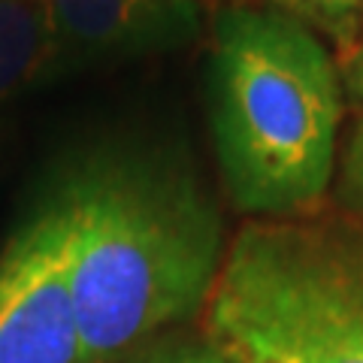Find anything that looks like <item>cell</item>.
<instances>
[{
    "label": "cell",
    "instance_id": "6da1fadb",
    "mask_svg": "<svg viewBox=\"0 0 363 363\" xmlns=\"http://www.w3.org/2000/svg\"><path fill=\"white\" fill-rule=\"evenodd\" d=\"M61 203L82 363H116L206 306L221 218L188 176L118 157L73 179Z\"/></svg>",
    "mask_w": 363,
    "mask_h": 363
},
{
    "label": "cell",
    "instance_id": "7a4b0ae2",
    "mask_svg": "<svg viewBox=\"0 0 363 363\" xmlns=\"http://www.w3.org/2000/svg\"><path fill=\"white\" fill-rule=\"evenodd\" d=\"M212 136L240 212L281 218L315 206L336 169L339 79L327 45L281 9L215 18Z\"/></svg>",
    "mask_w": 363,
    "mask_h": 363
},
{
    "label": "cell",
    "instance_id": "3957f363",
    "mask_svg": "<svg viewBox=\"0 0 363 363\" xmlns=\"http://www.w3.org/2000/svg\"><path fill=\"white\" fill-rule=\"evenodd\" d=\"M227 363H363V221H255L203 306Z\"/></svg>",
    "mask_w": 363,
    "mask_h": 363
},
{
    "label": "cell",
    "instance_id": "277c9868",
    "mask_svg": "<svg viewBox=\"0 0 363 363\" xmlns=\"http://www.w3.org/2000/svg\"><path fill=\"white\" fill-rule=\"evenodd\" d=\"M0 363H82L61 197L0 255Z\"/></svg>",
    "mask_w": 363,
    "mask_h": 363
},
{
    "label": "cell",
    "instance_id": "5b68a950",
    "mask_svg": "<svg viewBox=\"0 0 363 363\" xmlns=\"http://www.w3.org/2000/svg\"><path fill=\"white\" fill-rule=\"evenodd\" d=\"M61 70L104 58L169 52L203 28L197 0H43Z\"/></svg>",
    "mask_w": 363,
    "mask_h": 363
},
{
    "label": "cell",
    "instance_id": "8992f818",
    "mask_svg": "<svg viewBox=\"0 0 363 363\" xmlns=\"http://www.w3.org/2000/svg\"><path fill=\"white\" fill-rule=\"evenodd\" d=\"M58 70L61 55L43 0H0V100Z\"/></svg>",
    "mask_w": 363,
    "mask_h": 363
},
{
    "label": "cell",
    "instance_id": "52a82bcc",
    "mask_svg": "<svg viewBox=\"0 0 363 363\" xmlns=\"http://www.w3.org/2000/svg\"><path fill=\"white\" fill-rule=\"evenodd\" d=\"M281 13L300 18L303 25H321L339 40H348L357 30V18L363 13V0H272Z\"/></svg>",
    "mask_w": 363,
    "mask_h": 363
},
{
    "label": "cell",
    "instance_id": "ba28073f",
    "mask_svg": "<svg viewBox=\"0 0 363 363\" xmlns=\"http://www.w3.org/2000/svg\"><path fill=\"white\" fill-rule=\"evenodd\" d=\"M339 197L357 221H363V121L354 128L342 155V173H339Z\"/></svg>",
    "mask_w": 363,
    "mask_h": 363
},
{
    "label": "cell",
    "instance_id": "9c48e42d",
    "mask_svg": "<svg viewBox=\"0 0 363 363\" xmlns=\"http://www.w3.org/2000/svg\"><path fill=\"white\" fill-rule=\"evenodd\" d=\"M342 58H339V73H342V82L348 88V94L363 104V25H357V30L342 43Z\"/></svg>",
    "mask_w": 363,
    "mask_h": 363
},
{
    "label": "cell",
    "instance_id": "30bf717a",
    "mask_svg": "<svg viewBox=\"0 0 363 363\" xmlns=\"http://www.w3.org/2000/svg\"><path fill=\"white\" fill-rule=\"evenodd\" d=\"M145 363H227L218 351H179V354H164V357H155V360H145Z\"/></svg>",
    "mask_w": 363,
    "mask_h": 363
}]
</instances>
